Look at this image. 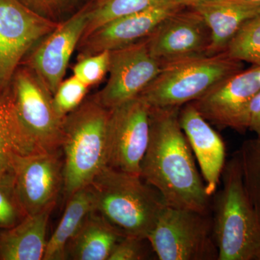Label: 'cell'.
Returning a JSON list of instances; mask_svg holds the SVG:
<instances>
[{"label":"cell","instance_id":"6da1fadb","mask_svg":"<svg viewBox=\"0 0 260 260\" xmlns=\"http://www.w3.org/2000/svg\"><path fill=\"white\" fill-rule=\"evenodd\" d=\"M179 109L150 108V134L140 177L173 208L210 214L207 194L194 154L179 121Z\"/></svg>","mask_w":260,"mask_h":260},{"label":"cell","instance_id":"7a4b0ae2","mask_svg":"<svg viewBox=\"0 0 260 260\" xmlns=\"http://www.w3.org/2000/svg\"><path fill=\"white\" fill-rule=\"evenodd\" d=\"M52 94L25 64L0 93V131L19 155L61 151L64 118L53 106Z\"/></svg>","mask_w":260,"mask_h":260},{"label":"cell","instance_id":"3957f363","mask_svg":"<svg viewBox=\"0 0 260 260\" xmlns=\"http://www.w3.org/2000/svg\"><path fill=\"white\" fill-rule=\"evenodd\" d=\"M98 214L124 235L147 239L167 204L140 176L106 166L89 184Z\"/></svg>","mask_w":260,"mask_h":260},{"label":"cell","instance_id":"277c9868","mask_svg":"<svg viewBox=\"0 0 260 260\" xmlns=\"http://www.w3.org/2000/svg\"><path fill=\"white\" fill-rule=\"evenodd\" d=\"M221 178L212 218L218 260H260V213L246 192L238 153Z\"/></svg>","mask_w":260,"mask_h":260},{"label":"cell","instance_id":"5b68a950","mask_svg":"<svg viewBox=\"0 0 260 260\" xmlns=\"http://www.w3.org/2000/svg\"><path fill=\"white\" fill-rule=\"evenodd\" d=\"M109 114L110 110L92 96L64 118L61 150L65 199L88 186L107 166Z\"/></svg>","mask_w":260,"mask_h":260},{"label":"cell","instance_id":"8992f818","mask_svg":"<svg viewBox=\"0 0 260 260\" xmlns=\"http://www.w3.org/2000/svg\"><path fill=\"white\" fill-rule=\"evenodd\" d=\"M243 69L244 62L225 51L189 56L162 65L158 76L140 95L152 109H180Z\"/></svg>","mask_w":260,"mask_h":260},{"label":"cell","instance_id":"52a82bcc","mask_svg":"<svg viewBox=\"0 0 260 260\" xmlns=\"http://www.w3.org/2000/svg\"><path fill=\"white\" fill-rule=\"evenodd\" d=\"M147 239L159 260H218L210 214L167 205Z\"/></svg>","mask_w":260,"mask_h":260},{"label":"cell","instance_id":"ba28073f","mask_svg":"<svg viewBox=\"0 0 260 260\" xmlns=\"http://www.w3.org/2000/svg\"><path fill=\"white\" fill-rule=\"evenodd\" d=\"M19 0H0V93L32 48L58 26Z\"/></svg>","mask_w":260,"mask_h":260},{"label":"cell","instance_id":"9c48e42d","mask_svg":"<svg viewBox=\"0 0 260 260\" xmlns=\"http://www.w3.org/2000/svg\"><path fill=\"white\" fill-rule=\"evenodd\" d=\"M150 134V107L140 95L111 109L107 166L140 176Z\"/></svg>","mask_w":260,"mask_h":260},{"label":"cell","instance_id":"30bf717a","mask_svg":"<svg viewBox=\"0 0 260 260\" xmlns=\"http://www.w3.org/2000/svg\"><path fill=\"white\" fill-rule=\"evenodd\" d=\"M260 91V66L251 65L215 85L203 96L191 102L212 125L245 133L249 109Z\"/></svg>","mask_w":260,"mask_h":260},{"label":"cell","instance_id":"8fae6325","mask_svg":"<svg viewBox=\"0 0 260 260\" xmlns=\"http://www.w3.org/2000/svg\"><path fill=\"white\" fill-rule=\"evenodd\" d=\"M109 51V79L93 96L101 105L111 110L139 96L158 76L162 65L150 54L146 38Z\"/></svg>","mask_w":260,"mask_h":260},{"label":"cell","instance_id":"7c38bea8","mask_svg":"<svg viewBox=\"0 0 260 260\" xmlns=\"http://www.w3.org/2000/svg\"><path fill=\"white\" fill-rule=\"evenodd\" d=\"M88 7V3L61 20L24 59L23 64L36 73L52 95L64 80L70 58L83 37Z\"/></svg>","mask_w":260,"mask_h":260},{"label":"cell","instance_id":"4fadbf2b","mask_svg":"<svg viewBox=\"0 0 260 260\" xmlns=\"http://www.w3.org/2000/svg\"><path fill=\"white\" fill-rule=\"evenodd\" d=\"M61 153L14 154V189L27 215L55 206L63 188Z\"/></svg>","mask_w":260,"mask_h":260},{"label":"cell","instance_id":"5bb4252c","mask_svg":"<svg viewBox=\"0 0 260 260\" xmlns=\"http://www.w3.org/2000/svg\"><path fill=\"white\" fill-rule=\"evenodd\" d=\"M146 42L151 55L164 65L208 54L211 37L201 15L186 5L162 20Z\"/></svg>","mask_w":260,"mask_h":260},{"label":"cell","instance_id":"9a60e30c","mask_svg":"<svg viewBox=\"0 0 260 260\" xmlns=\"http://www.w3.org/2000/svg\"><path fill=\"white\" fill-rule=\"evenodd\" d=\"M185 6L177 0H160L143 11L109 22L80 40L78 57L115 50L143 40L162 20Z\"/></svg>","mask_w":260,"mask_h":260},{"label":"cell","instance_id":"2e32d148","mask_svg":"<svg viewBox=\"0 0 260 260\" xmlns=\"http://www.w3.org/2000/svg\"><path fill=\"white\" fill-rule=\"evenodd\" d=\"M179 121L198 161L207 194L212 198L226 164L225 143L191 103L179 109Z\"/></svg>","mask_w":260,"mask_h":260},{"label":"cell","instance_id":"e0dca14e","mask_svg":"<svg viewBox=\"0 0 260 260\" xmlns=\"http://www.w3.org/2000/svg\"><path fill=\"white\" fill-rule=\"evenodd\" d=\"M201 15L210 31L208 54L224 52L243 25L260 12L246 0H198L186 5Z\"/></svg>","mask_w":260,"mask_h":260},{"label":"cell","instance_id":"ac0fdd59","mask_svg":"<svg viewBox=\"0 0 260 260\" xmlns=\"http://www.w3.org/2000/svg\"><path fill=\"white\" fill-rule=\"evenodd\" d=\"M54 207L27 215L14 226L0 230V259L42 260L48 222Z\"/></svg>","mask_w":260,"mask_h":260},{"label":"cell","instance_id":"d6986e66","mask_svg":"<svg viewBox=\"0 0 260 260\" xmlns=\"http://www.w3.org/2000/svg\"><path fill=\"white\" fill-rule=\"evenodd\" d=\"M124 236L94 210L67 245L65 259L109 260Z\"/></svg>","mask_w":260,"mask_h":260},{"label":"cell","instance_id":"ffe728a7","mask_svg":"<svg viewBox=\"0 0 260 260\" xmlns=\"http://www.w3.org/2000/svg\"><path fill=\"white\" fill-rule=\"evenodd\" d=\"M95 210L93 194L89 186L75 191L67 200L62 218L47 240L43 260L65 259L68 243L78 232L89 214Z\"/></svg>","mask_w":260,"mask_h":260},{"label":"cell","instance_id":"44dd1931","mask_svg":"<svg viewBox=\"0 0 260 260\" xmlns=\"http://www.w3.org/2000/svg\"><path fill=\"white\" fill-rule=\"evenodd\" d=\"M158 1L160 0H90L88 22L82 39L109 22L143 11Z\"/></svg>","mask_w":260,"mask_h":260},{"label":"cell","instance_id":"7402d4cb","mask_svg":"<svg viewBox=\"0 0 260 260\" xmlns=\"http://www.w3.org/2000/svg\"><path fill=\"white\" fill-rule=\"evenodd\" d=\"M225 52L233 59L260 66V12L243 25Z\"/></svg>","mask_w":260,"mask_h":260},{"label":"cell","instance_id":"603a6c76","mask_svg":"<svg viewBox=\"0 0 260 260\" xmlns=\"http://www.w3.org/2000/svg\"><path fill=\"white\" fill-rule=\"evenodd\" d=\"M243 181L251 203L260 213V138L246 140L237 152Z\"/></svg>","mask_w":260,"mask_h":260},{"label":"cell","instance_id":"cb8c5ba5","mask_svg":"<svg viewBox=\"0 0 260 260\" xmlns=\"http://www.w3.org/2000/svg\"><path fill=\"white\" fill-rule=\"evenodd\" d=\"M89 88L74 75L63 80L52 96L53 106L58 115L64 118L79 107L85 100Z\"/></svg>","mask_w":260,"mask_h":260},{"label":"cell","instance_id":"d4e9b609","mask_svg":"<svg viewBox=\"0 0 260 260\" xmlns=\"http://www.w3.org/2000/svg\"><path fill=\"white\" fill-rule=\"evenodd\" d=\"M110 51L80 56L73 68V75L88 87L101 83L109 72Z\"/></svg>","mask_w":260,"mask_h":260},{"label":"cell","instance_id":"484cf974","mask_svg":"<svg viewBox=\"0 0 260 260\" xmlns=\"http://www.w3.org/2000/svg\"><path fill=\"white\" fill-rule=\"evenodd\" d=\"M26 216L15 194L14 185L0 183V230L14 226Z\"/></svg>","mask_w":260,"mask_h":260},{"label":"cell","instance_id":"4316f807","mask_svg":"<svg viewBox=\"0 0 260 260\" xmlns=\"http://www.w3.org/2000/svg\"><path fill=\"white\" fill-rule=\"evenodd\" d=\"M29 9L54 21H61L68 13L75 10L79 0H19Z\"/></svg>","mask_w":260,"mask_h":260},{"label":"cell","instance_id":"83f0119b","mask_svg":"<svg viewBox=\"0 0 260 260\" xmlns=\"http://www.w3.org/2000/svg\"><path fill=\"white\" fill-rule=\"evenodd\" d=\"M147 239L133 237V236H124L119 241L109 260H142L148 259L149 251L145 242Z\"/></svg>","mask_w":260,"mask_h":260},{"label":"cell","instance_id":"f1b7e54d","mask_svg":"<svg viewBox=\"0 0 260 260\" xmlns=\"http://www.w3.org/2000/svg\"><path fill=\"white\" fill-rule=\"evenodd\" d=\"M14 154L0 131V183L14 185Z\"/></svg>","mask_w":260,"mask_h":260},{"label":"cell","instance_id":"f546056e","mask_svg":"<svg viewBox=\"0 0 260 260\" xmlns=\"http://www.w3.org/2000/svg\"><path fill=\"white\" fill-rule=\"evenodd\" d=\"M248 130L255 133L256 137L260 138V91L251 104Z\"/></svg>","mask_w":260,"mask_h":260},{"label":"cell","instance_id":"4dcf8cb0","mask_svg":"<svg viewBox=\"0 0 260 260\" xmlns=\"http://www.w3.org/2000/svg\"><path fill=\"white\" fill-rule=\"evenodd\" d=\"M177 1L181 3V4L186 5L190 4L191 3H194V2L198 1V0H177ZM246 1L253 2V3H258V4H260V0H246Z\"/></svg>","mask_w":260,"mask_h":260}]
</instances>
